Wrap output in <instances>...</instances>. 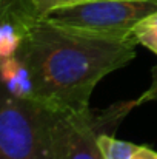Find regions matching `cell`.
I'll return each mask as SVG.
<instances>
[{
  "instance_id": "3957f363",
  "label": "cell",
  "mask_w": 157,
  "mask_h": 159,
  "mask_svg": "<svg viewBox=\"0 0 157 159\" xmlns=\"http://www.w3.org/2000/svg\"><path fill=\"white\" fill-rule=\"evenodd\" d=\"M136 107V101H125L103 110L89 108L82 113L51 108L55 159H105L99 144L100 134H112Z\"/></svg>"
},
{
  "instance_id": "277c9868",
  "label": "cell",
  "mask_w": 157,
  "mask_h": 159,
  "mask_svg": "<svg viewBox=\"0 0 157 159\" xmlns=\"http://www.w3.org/2000/svg\"><path fill=\"white\" fill-rule=\"evenodd\" d=\"M157 11V0H86L50 14L54 23L112 37L131 36L134 26Z\"/></svg>"
},
{
  "instance_id": "ba28073f",
  "label": "cell",
  "mask_w": 157,
  "mask_h": 159,
  "mask_svg": "<svg viewBox=\"0 0 157 159\" xmlns=\"http://www.w3.org/2000/svg\"><path fill=\"white\" fill-rule=\"evenodd\" d=\"M29 2L34 6L37 16L40 19H46V17H50V14H52L54 11H57L60 8L77 5V3H82L86 0H29Z\"/></svg>"
},
{
  "instance_id": "9c48e42d",
  "label": "cell",
  "mask_w": 157,
  "mask_h": 159,
  "mask_svg": "<svg viewBox=\"0 0 157 159\" xmlns=\"http://www.w3.org/2000/svg\"><path fill=\"white\" fill-rule=\"evenodd\" d=\"M154 99H157V65L151 70V84H150V87L140 94L139 99H136V105L140 107L143 104H146V102L154 101Z\"/></svg>"
},
{
  "instance_id": "8992f818",
  "label": "cell",
  "mask_w": 157,
  "mask_h": 159,
  "mask_svg": "<svg viewBox=\"0 0 157 159\" xmlns=\"http://www.w3.org/2000/svg\"><path fill=\"white\" fill-rule=\"evenodd\" d=\"M105 159H157V152L146 147L137 145L114 138V134L103 133L99 138Z\"/></svg>"
},
{
  "instance_id": "52a82bcc",
  "label": "cell",
  "mask_w": 157,
  "mask_h": 159,
  "mask_svg": "<svg viewBox=\"0 0 157 159\" xmlns=\"http://www.w3.org/2000/svg\"><path fill=\"white\" fill-rule=\"evenodd\" d=\"M131 36L139 45L148 48L157 56V11L139 22L131 31Z\"/></svg>"
},
{
  "instance_id": "5b68a950",
  "label": "cell",
  "mask_w": 157,
  "mask_h": 159,
  "mask_svg": "<svg viewBox=\"0 0 157 159\" xmlns=\"http://www.w3.org/2000/svg\"><path fill=\"white\" fill-rule=\"evenodd\" d=\"M40 20L29 0H0V57L15 53L22 39Z\"/></svg>"
},
{
  "instance_id": "7a4b0ae2",
  "label": "cell",
  "mask_w": 157,
  "mask_h": 159,
  "mask_svg": "<svg viewBox=\"0 0 157 159\" xmlns=\"http://www.w3.org/2000/svg\"><path fill=\"white\" fill-rule=\"evenodd\" d=\"M0 159H55L50 107L2 90Z\"/></svg>"
},
{
  "instance_id": "6da1fadb",
  "label": "cell",
  "mask_w": 157,
  "mask_h": 159,
  "mask_svg": "<svg viewBox=\"0 0 157 159\" xmlns=\"http://www.w3.org/2000/svg\"><path fill=\"white\" fill-rule=\"evenodd\" d=\"M133 36L112 37L37 22L12 54L25 68L29 99L68 113L89 110L96 85L137 54Z\"/></svg>"
}]
</instances>
